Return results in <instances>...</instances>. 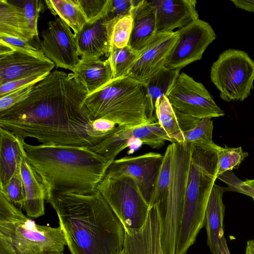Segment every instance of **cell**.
Returning <instances> with one entry per match:
<instances>
[{
    "label": "cell",
    "instance_id": "36",
    "mask_svg": "<svg viewBox=\"0 0 254 254\" xmlns=\"http://www.w3.org/2000/svg\"><path fill=\"white\" fill-rule=\"evenodd\" d=\"M0 40L8 44L12 48L38 57H46L37 41H28L19 38L0 35Z\"/></svg>",
    "mask_w": 254,
    "mask_h": 254
},
{
    "label": "cell",
    "instance_id": "41",
    "mask_svg": "<svg viewBox=\"0 0 254 254\" xmlns=\"http://www.w3.org/2000/svg\"><path fill=\"white\" fill-rule=\"evenodd\" d=\"M0 254H18L12 245L0 235Z\"/></svg>",
    "mask_w": 254,
    "mask_h": 254
},
{
    "label": "cell",
    "instance_id": "14",
    "mask_svg": "<svg viewBox=\"0 0 254 254\" xmlns=\"http://www.w3.org/2000/svg\"><path fill=\"white\" fill-rule=\"evenodd\" d=\"M179 38L178 31L158 32L141 51L127 75L144 84L164 68Z\"/></svg>",
    "mask_w": 254,
    "mask_h": 254
},
{
    "label": "cell",
    "instance_id": "5",
    "mask_svg": "<svg viewBox=\"0 0 254 254\" xmlns=\"http://www.w3.org/2000/svg\"><path fill=\"white\" fill-rule=\"evenodd\" d=\"M81 108L92 121L104 119L125 128L157 122L145 85L127 75L88 94Z\"/></svg>",
    "mask_w": 254,
    "mask_h": 254
},
{
    "label": "cell",
    "instance_id": "28",
    "mask_svg": "<svg viewBox=\"0 0 254 254\" xmlns=\"http://www.w3.org/2000/svg\"><path fill=\"white\" fill-rule=\"evenodd\" d=\"M140 52L128 45L122 48L112 47L107 60L112 69L113 79L127 76V71Z\"/></svg>",
    "mask_w": 254,
    "mask_h": 254
},
{
    "label": "cell",
    "instance_id": "30",
    "mask_svg": "<svg viewBox=\"0 0 254 254\" xmlns=\"http://www.w3.org/2000/svg\"><path fill=\"white\" fill-rule=\"evenodd\" d=\"M213 129L212 118H203L194 127L182 132L184 143L212 145L214 143L212 140Z\"/></svg>",
    "mask_w": 254,
    "mask_h": 254
},
{
    "label": "cell",
    "instance_id": "19",
    "mask_svg": "<svg viewBox=\"0 0 254 254\" xmlns=\"http://www.w3.org/2000/svg\"><path fill=\"white\" fill-rule=\"evenodd\" d=\"M131 15L132 27L128 45L140 51L157 33L156 9L150 0H140L132 9Z\"/></svg>",
    "mask_w": 254,
    "mask_h": 254
},
{
    "label": "cell",
    "instance_id": "31",
    "mask_svg": "<svg viewBox=\"0 0 254 254\" xmlns=\"http://www.w3.org/2000/svg\"><path fill=\"white\" fill-rule=\"evenodd\" d=\"M248 155V153L244 151L241 146L234 148L219 146L217 150V176L226 171L238 169Z\"/></svg>",
    "mask_w": 254,
    "mask_h": 254
},
{
    "label": "cell",
    "instance_id": "13",
    "mask_svg": "<svg viewBox=\"0 0 254 254\" xmlns=\"http://www.w3.org/2000/svg\"><path fill=\"white\" fill-rule=\"evenodd\" d=\"M163 159V155L155 152L124 157L114 160L107 168L105 176L133 178L149 204Z\"/></svg>",
    "mask_w": 254,
    "mask_h": 254
},
{
    "label": "cell",
    "instance_id": "22",
    "mask_svg": "<svg viewBox=\"0 0 254 254\" xmlns=\"http://www.w3.org/2000/svg\"><path fill=\"white\" fill-rule=\"evenodd\" d=\"M73 73L87 95L100 89L113 79L108 60L104 61L100 58H81Z\"/></svg>",
    "mask_w": 254,
    "mask_h": 254
},
{
    "label": "cell",
    "instance_id": "11",
    "mask_svg": "<svg viewBox=\"0 0 254 254\" xmlns=\"http://www.w3.org/2000/svg\"><path fill=\"white\" fill-rule=\"evenodd\" d=\"M177 31L178 41L165 66L168 69L181 70L200 60L206 48L216 38L210 25L199 18Z\"/></svg>",
    "mask_w": 254,
    "mask_h": 254
},
{
    "label": "cell",
    "instance_id": "16",
    "mask_svg": "<svg viewBox=\"0 0 254 254\" xmlns=\"http://www.w3.org/2000/svg\"><path fill=\"white\" fill-rule=\"evenodd\" d=\"M119 19L107 13L92 22H87L75 35L78 55L81 58L109 56L112 49L114 26Z\"/></svg>",
    "mask_w": 254,
    "mask_h": 254
},
{
    "label": "cell",
    "instance_id": "39",
    "mask_svg": "<svg viewBox=\"0 0 254 254\" xmlns=\"http://www.w3.org/2000/svg\"><path fill=\"white\" fill-rule=\"evenodd\" d=\"M34 85L23 87L0 97V112L8 109L27 98Z\"/></svg>",
    "mask_w": 254,
    "mask_h": 254
},
{
    "label": "cell",
    "instance_id": "47",
    "mask_svg": "<svg viewBox=\"0 0 254 254\" xmlns=\"http://www.w3.org/2000/svg\"><path fill=\"white\" fill-rule=\"evenodd\" d=\"M65 254L64 253V252H56V253H50V254Z\"/></svg>",
    "mask_w": 254,
    "mask_h": 254
},
{
    "label": "cell",
    "instance_id": "48",
    "mask_svg": "<svg viewBox=\"0 0 254 254\" xmlns=\"http://www.w3.org/2000/svg\"></svg>",
    "mask_w": 254,
    "mask_h": 254
},
{
    "label": "cell",
    "instance_id": "32",
    "mask_svg": "<svg viewBox=\"0 0 254 254\" xmlns=\"http://www.w3.org/2000/svg\"><path fill=\"white\" fill-rule=\"evenodd\" d=\"M22 162V161H21ZM5 198L15 206L23 209L26 200L25 191L21 173V162L6 186L0 190Z\"/></svg>",
    "mask_w": 254,
    "mask_h": 254
},
{
    "label": "cell",
    "instance_id": "43",
    "mask_svg": "<svg viewBox=\"0 0 254 254\" xmlns=\"http://www.w3.org/2000/svg\"><path fill=\"white\" fill-rule=\"evenodd\" d=\"M241 190H248L254 191V179H247L240 185Z\"/></svg>",
    "mask_w": 254,
    "mask_h": 254
},
{
    "label": "cell",
    "instance_id": "9",
    "mask_svg": "<svg viewBox=\"0 0 254 254\" xmlns=\"http://www.w3.org/2000/svg\"><path fill=\"white\" fill-rule=\"evenodd\" d=\"M210 79L222 100L243 102L254 89V61L244 51L226 50L212 64Z\"/></svg>",
    "mask_w": 254,
    "mask_h": 254
},
{
    "label": "cell",
    "instance_id": "27",
    "mask_svg": "<svg viewBox=\"0 0 254 254\" xmlns=\"http://www.w3.org/2000/svg\"><path fill=\"white\" fill-rule=\"evenodd\" d=\"M180 70L164 67L145 85L149 103L155 111L156 101L163 96L168 97L180 73Z\"/></svg>",
    "mask_w": 254,
    "mask_h": 254
},
{
    "label": "cell",
    "instance_id": "46",
    "mask_svg": "<svg viewBox=\"0 0 254 254\" xmlns=\"http://www.w3.org/2000/svg\"><path fill=\"white\" fill-rule=\"evenodd\" d=\"M241 193L244 194H246L248 196L251 197L254 200V191L248 190H241Z\"/></svg>",
    "mask_w": 254,
    "mask_h": 254
},
{
    "label": "cell",
    "instance_id": "3",
    "mask_svg": "<svg viewBox=\"0 0 254 254\" xmlns=\"http://www.w3.org/2000/svg\"><path fill=\"white\" fill-rule=\"evenodd\" d=\"M23 146L27 158L46 187L47 198L55 193L95 192L111 163L89 147L34 145L24 141Z\"/></svg>",
    "mask_w": 254,
    "mask_h": 254
},
{
    "label": "cell",
    "instance_id": "34",
    "mask_svg": "<svg viewBox=\"0 0 254 254\" xmlns=\"http://www.w3.org/2000/svg\"><path fill=\"white\" fill-rule=\"evenodd\" d=\"M87 22H92L107 13L109 0H77Z\"/></svg>",
    "mask_w": 254,
    "mask_h": 254
},
{
    "label": "cell",
    "instance_id": "44",
    "mask_svg": "<svg viewBox=\"0 0 254 254\" xmlns=\"http://www.w3.org/2000/svg\"><path fill=\"white\" fill-rule=\"evenodd\" d=\"M219 249L220 254H230L229 249L228 248L226 239L224 237L222 239L221 241Z\"/></svg>",
    "mask_w": 254,
    "mask_h": 254
},
{
    "label": "cell",
    "instance_id": "6",
    "mask_svg": "<svg viewBox=\"0 0 254 254\" xmlns=\"http://www.w3.org/2000/svg\"><path fill=\"white\" fill-rule=\"evenodd\" d=\"M0 235L14 247L18 254H48L63 252L66 242L59 226L41 225L0 192Z\"/></svg>",
    "mask_w": 254,
    "mask_h": 254
},
{
    "label": "cell",
    "instance_id": "21",
    "mask_svg": "<svg viewBox=\"0 0 254 254\" xmlns=\"http://www.w3.org/2000/svg\"><path fill=\"white\" fill-rule=\"evenodd\" d=\"M224 188L214 184L207 203L205 216L207 243L211 254H220V246L224 236Z\"/></svg>",
    "mask_w": 254,
    "mask_h": 254
},
{
    "label": "cell",
    "instance_id": "40",
    "mask_svg": "<svg viewBox=\"0 0 254 254\" xmlns=\"http://www.w3.org/2000/svg\"><path fill=\"white\" fill-rule=\"evenodd\" d=\"M217 178L222 180L229 186V190H233L241 193L240 185L243 181H241L232 173L228 171L218 176Z\"/></svg>",
    "mask_w": 254,
    "mask_h": 254
},
{
    "label": "cell",
    "instance_id": "26",
    "mask_svg": "<svg viewBox=\"0 0 254 254\" xmlns=\"http://www.w3.org/2000/svg\"><path fill=\"white\" fill-rule=\"evenodd\" d=\"M155 113L157 122L174 142L184 143L183 130L175 109L166 96L156 101Z\"/></svg>",
    "mask_w": 254,
    "mask_h": 254
},
{
    "label": "cell",
    "instance_id": "10",
    "mask_svg": "<svg viewBox=\"0 0 254 254\" xmlns=\"http://www.w3.org/2000/svg\"><path fill=\"white\" fill-rule=\"evenodd\" d=\"M167 98L179 112L198 119L225 115L203 84L183 72L179 75Z\"/></svg>",
    "mask_w": 254,
    "mask_h": 254
},
{
    "label": "cell",
    "instance_id": "23",
    "mask_svg": "<svg viewBox=\"0 0 254 254\" xmlns=\"http://www.w3.org/2000/svg\"><path fill=\"white\" fill-rule=\"evenodd\" d=\"M24 141L0 127V190L6 186L22 161L24 153Z\"/></svg>",
    "mask_w": 254,
    "mask_h": 254
},
{
    "label": "cell",
    "instance_id": "1",
    "mask_svg": "<svg viewBox=\"0 0 254 254\" xmlns=\"http://www.w3.org/2000/svg\"><path fill=\"white\" fill-rule=\"evenodd\" d=\"M87 95L73 73L54 70L34 85L27 98L0 112V127L43 145L90 148L109 135L95 130L82 109Z\"/></svg>",
    "mask_w": 254,
    "mask_h": 254
},
{
    "label": "cell",
    "instance_id": "15",
    "mask_svg": "<svg viewBox=\"0 0 254 254\" xmlns=\"http://www.w3.org/2000/svg\"><path fill=\"white\" fill-rule=\"evenodd\" d=\"M55 65L46 57L15 50L0 40V85L35 74L50 73Z\"/></svg>",
    "mask_w": 254,
    "mask_h": 254
},
{
    "label": "cell",
    "instance_id": "38",
    "mask_svg": "<svg viewBox=\"0 0 254 254\" xmlns=\"http://www.w3.org/2000/svg\"><path fill=\"white\" fill-rule=\"evenodd\" d=\"M50 73L35 74L0 85V97L23 87L35 84L43 79Z\"/></svg>",
    "mask_w": 254,
    "mask_h": 254
},
{
    "label": "cell",
    "instance_id": "42",
    "mask_svg": "<svg viewBox=\"0 0 254 254\" xmlns=\"http://www.w3.org/2000/svg\"><path fill=\"white\" fill-rule=\"evenodd\" d=\"M231 1L237 8L254 12V0H231Z\"/></svg>",
    "mask_w": 254,
    "mask_h": 254
},
{
    "label": "cell",
    "instance_id": "17",
    "mask_svg": "<svg viewBox=\"0 0 254 254\" xmlns=\"http://www.w3.org/2000/svg\"><path fill=\"white\" fill-rule=\"evenodd\" d=\"M122 254H164L161 243V224L158 204L150 207L146 221L140 229L125 232Z\"/></svg>",
    "mask_w": 254,
    "mask_h": 254
},
{
    "label": "cell",
    "instance_id": "18",
    "mask_svg": "<svg viewBox=\"0 0 254 254\" xmlns=\"http://www.w3.org/2000/svg\"><path fill=\"white\" fill-rule=\"evenodd\" d=\"M156 12L158 32H173L199 18L195 0H151Z\"/></svg>",
    "mask_w": 254,
    "mask_h": 254
},
{
    "label": "cell",
    "instance_id": "25",
    "mask_svg": "<svg viewBox=\"0 0 254 254\" xmlns=\"http://www.w3.org/2000/svg\"><path fill=\"white\" fill-rule=\"evenodd\" d=\"M44 2L51 12L64 20L74 34L87 22L77 0H50Z\"/></svg>",
    "mask_w": 254,
    "mask_h": 254
},
{
    "label": "cell",
    "instance_id": "45",
    "mask_svg": "<svg viewBox=\"0 0 254 254\" xmlns=\"http://www.w3.org/2000/svg\"><path fill=\"white\" fill-rule=\"evenodd\" d=\"M245 254H254V239L247 241Z\"/></svg>",
    "mask_w": 254,
    "mask_h": 254
},
{
    "label": "cell",
    "instance_id": "7",
    "mask_svg": "<svg viewBox=\"0 0 254 254\" xmlns=\"http://www.w3.org/2000/svg\"><path fill=\"white\" fill-rule=\"evenodd\" d=\"M170 183L164 199L159 204L161 243L164 254H176L190 156V144L171 143Z\"/></svg>",
    "mask_w": 254,
    "mask_h": 254
},
{
    "label": "cell",
    "instance_id": "8",
    "mask_svg": "<svg viewBox=\"0 0 254 254\" xmlns=\"http://www.w3.org/2000/svg\"><path fill=\"white\" fill-rule=\"evenodd\" d=\"M96 189L122 224L125 232L130 233L143 227L150 207L133 178L104 175Z\"/></svg>",
    "mask_w": 254,
    "mask_h": 254
},
{
    "label": "cell",
    "instance_id": "4",
    "mask_svg": "<svg viewBox=\"0 0 254 254\" xmlns=\"http://www.w3.org/2000/svg\"><path fill=\"white\" fill-rule=\"evenodd\" d=\"M190 156L176 254H186L205 225L209 197L217 177L219 145L189 144Z\"/></svg>",
    "mask_w": 254,
    "mask_h": 254
},
{
    "label": "cell",
    "instance_id": "33",
    "mask_svg": "<svg viewBox=\"0 0 254 254\" xmlns=\"http://www.w3.org/2000/svg\"><path fill=\"white\" fill-rule=\"evenodd\" d=\"M132 27L131 14L119 18L116 22L112 35V47L122 48L128 45Z\"/></svg>",
    "mask_w": 254,
    "mask_h": 254
},
{
    "label": "cell",
    "instance_id": "24",
    "mask_svg": "<svg viewBox=\"0 0 254 254\" xmlns=\"http://www.w3.org/2000/svg\"><path fill=\"white\" fill-rule=\"evenodd\" d=\"M0 35L40 43L30 30L21 7L6 0H0Z\"/></svg>",
    "mask_w": 254,
    "mask_h": 254
},
{
    "label": "cell",
    "instance_id": "35",
    "mask_svg": "<svg viewBox=\"0 0 254 254\" xmlns=\"http://www.w3.org/2000/svg\"><path fill=\"white\" fill-rule=\"evenodd\" d=\"M43 7V1L38 0L23 1L21 7L30 30L38 39H39L37 29L38 20Z\"/></svg>",
    "mask_w": 254,
    "mask_h": 254
},
{
    "label": "cell",
    "instance_id": "2",
    "mask_svg": "<svg viewBox=\"0 0 254 254\" xmlns=\"http://www.w3.org/2000/svg\"><path fill=\"white\" fill-rule=\"evenodd\" d=\"M46 202L56 211L71 254H121L123 226L101 193H55Z\"/></svg>",
    "mask_w": 254,
    "mask_h": 254
},
{
    "label": "cell",
    "instance_id": "20",
    "mask_svg": "<svg viewBox=\"0 0 254 254\" xmlns=\"http://www.w3.org/2000/svg\"><path fill=\"white\" fill-rule=\"evenodd\" d=\"M21 173L26 196L23 209L30 217L43 216L47 190L42 178L27 158L25 151L21 162Z\"/></svg>",
    "mask_w": 254,
    "mask_h": 254
},
{
    "label": "cell",
    "instance_id": "29",
    "mask_svg": "<svg viewBox=\"0 0 254 254\" xmlns=\"http://www.w3.org/2000/svg\"><path fill=\"white\" fill-rule=\"evenodd\" d=\"M172 146L170 144L163 155V161L157 178L149 206L160 203L164 199L170 183L172 168Z\"/></svg>",
    "mask_w": 254,
    "mask_h": 254
},
{
    "label": "cell",
    "instance_id": "12",
    "mask_svg": "<svg viewBox=\"0 0 254 254\" xmlns=\"http://www.w3.org/2000/svg\"><path fill=\"white\" fill-rule=\"evenodd\" d=\"M41 36L40 48L45 56L57 67L73 71L80 59L70 27L58 17L48 22Z\"/></svg>",
    "mask_w": 254,
    "mask_h": 254
},
{
    "label": "cell",
    "instance_id": "37",
    "mask_svg": "<svg viewBox=\"0 0 254 254\" xmlns=\"http://www.w3.org/2000/svg\"><path fill=\"white\" fill-rule=\"evenodd\" d=\"M140 0H109L107 15L111 19H119L131 14L133 7Z\"/></svg>",
    "mask_w": 254,
    "mask_h": 254
}]
</instances>
